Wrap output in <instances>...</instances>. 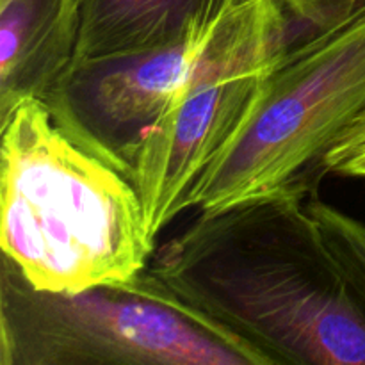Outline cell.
<instances>
[{"mask_svg": "<svg viewBox=\"0 0 365 365\" xmlns=\"http://www.w3.org/2000/svg\"><path fill=\"white\" fill-rule=\"evenodd\" d=\"M294 16L307 21L328 20L365 6V0H282Z\"/></svg>", "mask_w": 365, "mask_h": 365, "instance_id": "cell-11", "label": "cell"}, {"mask_svg": "<svg viewBox=\"0 0 365 365\" xmlns=\"http://www.w3.org/2000/svg\"><path fill=\"white\" fill-rule=\"evenodd\" d=\"M81 20V0H0V114L25 98H59Z\"/></svg>", "mask_w": 365, "mask_h": 365, "instance_id": "cell-7", "label": "cell"}, {"mask_svg": "<svg viewBox=\"0 0 365 365\" xmlns=\"http://www.w3.org/2000/svg\"><path fill=\"white\" fill-rule=\"evenodd\" d=\"M2 257L34 289L75 292L134 278L157 241L120 157L25 98L0 114Z\"/></svg>", "mask_w": 365, "mask_h": 365, "instance_id": "cell-2", "label": "cell"}, {"mask_svg": "<svg viewBox=\"0 0 365 365\" xmlns=\"http://www.w3.org/2000/svg\"><path fill=\"white\" fill-rule=\"evenodd\" d=\"M0 365H269L146 267L75 292L34 289L2 257Z\"/></svg>", "mask_w": 365, "mask_h": 365, "instance_id": "cell-4", "label": "cell"}, {"mask_svg": "<svg viewBox=\"0 0 365 365\" xmlns=\"http://www.w3.org/2000/svg\"><path fill=\"white\" fill-rule=\"evenodd\" d=\"M280 14L278 0H220L157 48L75 68L50 109L78 138L118 155L214 61L266 31Z\"/></svg>", "mask_w": 365, "mask_h": 365, "instance_id": "cell-6", "label": "cell"}, {"mask_svg": "<svg viewBox=\"0 0 365 365\" xmlns=\"http://www.w3.org/2000/svg\"><path fill=\"white\" fill-rule=\"evenodd\" d=\"M364 110L365 6L282 46L255 110L195 185L189 209L316 196L324 155Z\"/></svg>", "mask_w": 365, "mask_h": 365, "instance_id": "cell-3", "label": "cell"}, {"mask_svg": "<svg viewBox=\"0 0 365 365\" xmlns=\"http://www.w3.org/2000/svg\"><path fill=\"white\" fill-rule=\"evenodd\" d=\"M298 31L282 7L271 27L214 61L152 123L121 146L118 157L141 198L153 241L189 209L195 185L242 130L278 52Z\"/></svg>", "mask_w": 365, "mask_h": 365, "instance_id": "cell-5", "label": "cell"}, {"mask_svg": "<svg viewBox=\"0 0 365 365\" xmlns=\"http://www.w3.org/2000/svg\"><path fill=\"white\" fill-rule=\"evenodd\" d=\"M148 271L269 364L365 365V305L307 198L200 210Z\"/></svg>", "mask_w": 365, "mask_h": 365, "instance_id": "cell-1", "label": "cell"}, {"mask_svg": "<svg viewBox=\"0 0 365 365\" xmlns=\"http://www.w3.org/2000/svg\"><path fill=\"white\" fill-rule=\"evenodd\" d=\"M216 2L220 0H81L73 70L157 48Z\"/></svg>", "mask_w": 365, "mask_h": 365, "instance_id": "cell-8", "label": "cell"}, {"mask_svg": "<svg viewBox=\"0 0 365 365\" xmlns=\"http://www.w3.org/2000/svg\"><path fill=\"white\" fill-rule=\"evenodd\" d=\"M327 175L365 178V110L324 155L321 163V178Z\"/></svg>", "mask_w": 365, "mask_h": 365, "instance_id": "cell-10", "label": "cell"}, {"mask_svg": "<svg viewBox=\"0 0 365 365\" xmlns=\"http://www.w3.org/2000/svg\"><path fill=\"white\" fill-rule=\"evenodd\" d=\"M307 207L319 223L353 291L365 305V223L323 202L317 195L307 198Z\"/></svg>", "mask_w": 365, "mask_h": 365, "instance_id": "cell-9", "label": "cell"}]
</instances>
